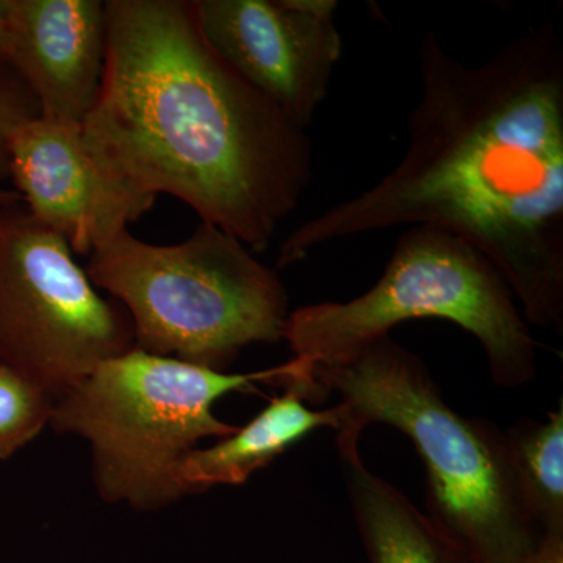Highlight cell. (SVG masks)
<instances>
[{"label": "cell", "instance_id": "4", "mask_svg": "<svg viewBox=\"0 0 563 563\" xmlns=\"http://www.w3.org/2000/svg\"><path fill=\"white\" fill-rule=\"evenodd\" d=\"M312 383L313 366L299 357L232 374L133 347L58 399L49 426L90 444L92 481L103 501L151 512L181 498L174 472L185 455L202 440L236 431L213 413L217 401L255 390V384Z\"/></svg>", "mask_w": 563, "mask_h": 563}, {"label": "cell", "instance_id": "2", "mask_svg": "<svg viewBox=\"0 0 563 563\" xmlns=\"http://www.w3.org/2000/svg\"><path fill=\"white\" fill-rule=\"evenodd\" d=\"M101 88L85 121L125 188L169 195L252 252L313 179L312 140L211 47L187 0H107Z\"/></svg>", "mask_w": 563, "mask_h": 563}, {"label": "cell", "instance_id": "17", "mask_svg": "<svg viewBox=\"0 0 563 563\" xmlns=\"http://www.w3.org/2000/svg\"><path fill=\"white\" fill-rule=\"evenodd\" d=\"M10 27L7 20V0H0V65L9 66Z\"/></svg>", "mask_w": 563, "mask_h": 563}, {"label": "cell", "instance_id": "5", "mask_svg": "<svg viewBox=\"0 0 563 563\" xmlns=\"http://www.w3.org/2000/svg\"><path fill=\"white\" fill-rule=\"evenodd\" d=\"M87 274L128 312L135 347L217 372L251 344L279 342L290 314L277 273L206 222L176 244L122 232L92 252Z\"/></svg>", "mask_w": 563, "mask_h": 563}, {"label": "cell", "instance_id": "9", "mask_svg": "<svg viewBox=\"0 0 563 563\" xmlns=\"http://www.w3.org/2000/svg\"><path fill=\"white\" fill-rule=\"evenodd\" d=\"M9 179L36 221L88 257L155 206L103 168L79 122L40 114L11 135Z\"/></svg>", "mask_w": 563, "mask_h": 563}, {"label": "cell", "instance_id": "1", "mask_svg": "<svg viewBox=\"0 0 563 563\" xmlns=\"http://www.w3.org/2000/svg\"><path fill=\"white\" fill-rule=\"evenodd\" d=\"M421 98L401 162L368 190L302 222L277 266L398 225L472 243L503 274L526 321L563 332V46L529 29L479 65L433 32L420 43Z\"/></svg>", "mask_w": 563, "mask_h": 563}, {"label": "cell", "instance_id": "11", "mask_svg": "<svg viewBox=\"0 0 563 563\" xmlns=\"http://www.w3.org/2000/svg\"><path fill=\"white\" fill-rule=\"evenodd\" d=\"M312 395L301 387H287L244 428L210 448L190 451L174 472L180 495H196L218 485H242L252 474L276 461L288 448L317 429H339L335 407L310 409Z\"/></svg>", "mask_w": 563, "mask_h": 563}, {"label": "cell", "instance_id": "6", "mask_svg": "<svg viewBox=\"0 0 563 563\" xmlns=\"http://www.w3.org/2000/svg\"><path fill=\"white\" fill-rule=\"evenodd\" d=\"M422 318L453 322L476 336L499 387L536 379L537 342L503 274L472 243L429 225H412L399 236L368 291L288 314L282 340L314 366Z\"/></svg>", "mask_w": 563, "mask_h": 563}, {"label": "cell", "instance_id": "13", "mask_svg": "<svg viewBox=\"0 0 563 563\" xmlns=\"http://www.w3.org/2000/svg\"><path fill=\"white\" fill-rule=\"evenodd\" d=\"M506 437L510 465L543 536H563V406L547 420L515 422Z\"/></svg>", "mask_w": 563, "mask_h": 563}, {"label": "cell", "instance_id": "12", "mask_svg": "<svg viewBox=\"0 0 563 563\" xmlns=\"http://www.w3.org/2000/svg\"><path fill=\"white\" fill-rule=\"evenodd\" d=\"M355 525L372 563H470L457 543L399 488L340 451Z\"/></svg>", "mask_w": 563, "mask_h": 563}, {"label": "cell", "instance_id": "7", "mask_svg": "<svg viewBox=\"0 0 563 563\" xmlns=\"http://www.w3.org/2000/svg\"><path fill=\"white\" fill-rule=\"evenodd\" d=\"M73 254L16 191L0 198V365L55 402L135 347L128 312L99 295Z\"/></svg>", "mask_w": 563, "mask_h": 563}, {"label": "cell", "instance_id": "18", "mask_svg": "<svg viewBox=\"0 0 563 563\" xmlns=\"http://www.w3.org/2000/svg\"><path fill=\"white\" fill-rule=\"evenodd\" d=\"M9 192H10V190H5V188L0 187V198H2V196L9 195Z\"/></svg>", "mask_w": 563, "mask_h": 563}, {"label": "cell", "instance_id": "8", "mask_svg": "<svg viewBox=\"0 0 563 563\" xmlns=\"http://www.w3.org/2000/svg\"><path fill=\"white\" fill-rule=\"evenodd\" d=\"M211 47L309 129L342 60L335 0H192Z\"/></svg>", "mask_w": 563, "mask_h": 563}, {"label": "cell", "instance_id": "10", "mask_svg": "<svg viewBox=\"0 0 563 563\" xmlns=\"http://www.w3.org/2000/svg\"><path fill=\"white\" fill-rule=\"evenodd\" d=\"M9 68L38 103L40 117L81 122L101 88L107 10L101 0H7Z\"/></svg>", "mask_w": 563, "mask_h": 563}, {"label": "cell", "instance_id": "3", "mask_svg": "<svg viewBox=\"0 0 563 563\" xmlns=\"http://www.w3.org/2000/svg\"><path fill=\"white\" fill-rule=\"evenodd\" d=\"M313 377L339 395L336 448L357 450L363 431L387 424L409 437L426 466V514L470 563H523L542 531L526 506L495 422L455 412L420 355L377 336Z\"/></svg>", "mask_w": 563, "mask_h": 563}, {"label": "cell", "instance_id": "14", "mask_svg": "<svg viewBox=\"0 0 563 563\" xmlns=\"http://www.w3.org/2000/svg\"><path fill=\"white\" fill-rule=\"evenodd\" d=\"M55 399L40 385L0 365V461H7L49 426Z\"/></svg>", "mask_w": 563, "mask_h": 563}, {"label": "cell", "instance_id": "16", "mask_svg": "<svg viewBox=\"0 0 563 563\" xmlns=\"http://www.w3.org/2000/svg\"><path fill=\"white\" fill-rule=\"evenodd\" d=\"M523 563H563V536H542Z\"/></svg>", "mask_w": 563, "mask_h": 563}, {"label": "cell", "instance_id": "15", "mask_svg": "<svg viewBox=\"0 0 563 563\" xmlns=\"http://www.w3.org/2000/svg\"><path fill=\"white\" fill-rule=\"evenodd\" d=\"M38 114V103L24 81L9 66L0 65V187L9 179L11 135Z\"/></svg>", "mask_w": 563, "mask_h": 563}]
</instances>
